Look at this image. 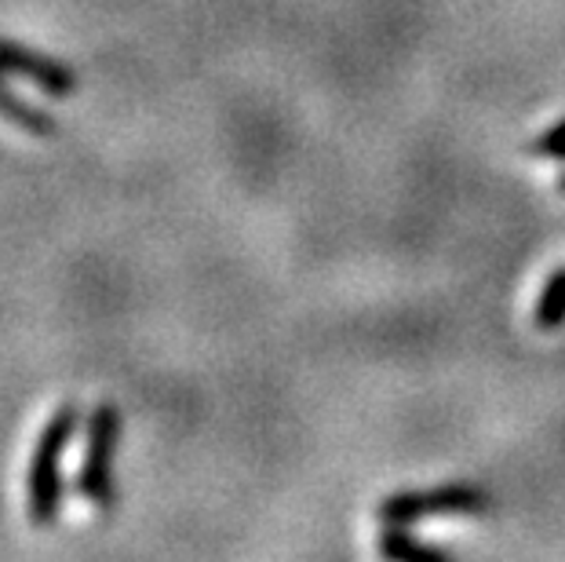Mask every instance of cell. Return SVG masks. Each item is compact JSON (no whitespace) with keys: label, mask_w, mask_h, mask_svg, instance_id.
I'll return each mask as SVG.
<instances>
[{"label":"cell","mask_w":565,"mask_h":562,"mask_svg":"<svg viewBox=\"0 0 565 562\" xmlns=\"http://www.w3.org/2000/svg\"><path fill=\"white\" fill-rule=\"evenodd\" d=\"M529 158H540V161H565V121L551 125L547 131L529 142Z\"/></svg>","instance_id":"8"},{"label":"cell","mask_w":565,"mask_h":562,"mask_svg":"<svg viewBox=\"0 0 565 562\" xmlns=\"http://www.w3.org/2000/svg\"><path fill=\"white\" fill-rule=\"evenodd\" d=\"M0 70L33 81L41 92L55 95V99H66V95L77 92V74L63 63V59L33 52V47H22L15 41H0Z\"/></svg>","instance_id":"4"},{"label":"cell","mask_w":565,"mask_h":562,"mask_svg":"<svg viewBox=\"0 0 565 562\" xmlns=\"http://www.w3.org/2000/svg\"><path fill=\"white\" fill-rule=\"evenodd\" d=\"M0 117H4L8 125H15L19 131H30V136H38V139L55 136V117L11 92V85L4 81V70H0Z\"/></svg>","instance_id":"5"},{"label":"cell","mask_w":565,"mask_h":562,"mask_svg":"<svg viewBox=\"0 0 565 562\" xmlns=\"http://www.w3.org/2000/svg\"><path fill=\"white\" fill-rule=\"evenodd\" d=\"M533 321H536V329H544V332H555L565 326V267L547 274V282L540 285Z\"/></svg>","instance_id":"7"},{"label":"cell","mask_w":565,"mask_h":562,"mask_svg":"<svg viewBox=\"0 0 565 562\" xmlns=\"http://www.w3.org/2000/svg\"><path fill=\"white\" fill-rule=\"evenodd\" d=\"M81 405H58L47 416V424L41 427L38 446H33L30 468H26V519L33 526H52L58 522L66 500V475L63 460L66 449L74 446V438L81 432Z\"/></svg>","instance_id":"1"},{"label":"cell","mask_w":565,"mask_h":562,"mask_svg":"<svg viewBox=\"0 0 565 562\" xmlns=\"http://www.w3.org/2000/svg\"><path fill=\"white\" fill-rule=\"evenodd\" d=\"M558 190H562V194H565V172L558 176Z\"/></svg>","instance_id":"9"},{"label":"cell","mask_w":565,"mask_h":562,"mask_svg":"<svg viewBox=\"0 0 565 562\" xmlns=\"http://www.w3.org/2000/svg\"><path fill=\"white\" fill-rule=\"evenodd\" d=\"M380 555L394 562H445L449 552L438 544L419 541L416 533H408L402 522H387L380 533Z\"/></svg>","instance_id":"6"},{"label":"cell","mask_w":565,"mask_h":562,"mask_svg":"<svg viewBox=\"0 0 565 562\" xmlns=\"http://www.w3.org/2000/svg\"><path fill=\"white\" fill-rule=\"evenodd\" d=\"M117 446H121V410L103 402L84 424V453L74 478L77 497L95 511H110L117 505Z\"/></svg>","instance_id":"2"},{"label":"cell","mask_w":565,"mask_h":562,"mask_svg":"<svg viewBox=\"0 0 565 562\" xmlns=\"http://www.w3.org/2000/svg\"><path fill=\"white\" fill-rule=\"evenodd\" d=\"M489 497L486 489L471 483H449L435 489H408V494H391L376 508V519L387 522H416V519H438V516H486Z\"/></svg>","instance_id":"3"}]
</instances>
